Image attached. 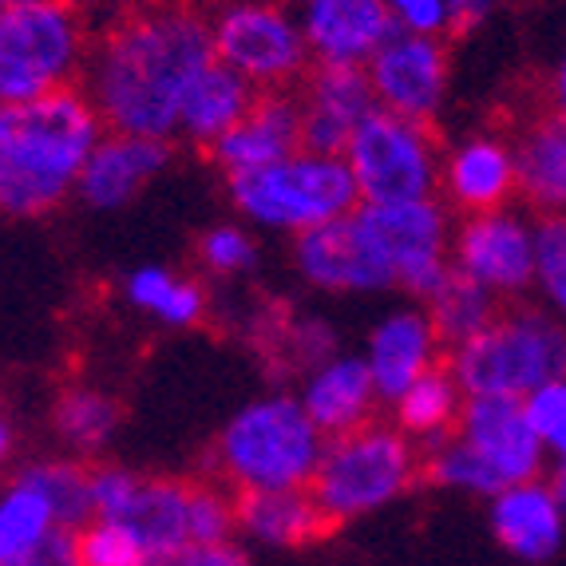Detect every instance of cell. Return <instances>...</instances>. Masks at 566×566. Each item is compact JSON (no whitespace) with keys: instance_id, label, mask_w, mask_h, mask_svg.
Wrapping results in <instances>:
<instances>
[{"instance_id":"obj_1","label":"cell","mask_w":566,"mask_h":566,"mask_svg":"<svg viewBox=\"0 0 566 566\" xmlns=\"http://www.w3.org/2000/svg\"><path fill=\"white\" fill-rule=\"evenodd\" d=\"M210 64L207 9L190 0H151L99 32L80 87L107 132L175 143L182 99Z\"/></svg>"},{"instance_id":"obj_2","label":"cell","mask_w":566,"mask_h":566,"mask_svg":"<svg viewBox=\"0 0 566 566\" xmlns=\"http://www.w3.org/2000/svg\"><path fill=\"white\" fill-rule=\"evenodd\" d=\"M104 132L84 87L12 107L0 139V218L36 222L76 199L84 163Z\"/></svg>"},{"instance_id":"obj_3","label":"cell","mask_w":566,"mask_h":566,"mask_svg":"<svg viewBox=\"0 0 566 566\" xmlns=\"http://www.w3.org/2000/svg\"><path fill=\"white\" fill-rule=\"evenodd\" d=\"M325 432L310 420L297 392H262L218 428L207 455L210 480L245 491H305L317 475Z\"/></svg>"},{"instance_id":"obj_4","label":"cell","mask_w":566,"mask_h":566,"mask_svg":"<svg viewBox=\"0 0 566 566\" xmlns=\"http://www.w3.org/2000/svg\"><path fill=\"white\" fill-rule=\"evenodd\" d=\"M547 463L523 400L472 397L455 432L424 452V480L432 488L491 500L511 483L543 480Z\"/></svg>"},{"instance_id":"obj_5","label":"cell","mask_w":566,"mask_h":566,"mask_svg":"<svg viewBox=\"0 0 566 566\" xmlns=\"http://www.w3.org/2000/svg\"><path fill=\"white\" fill-rule=\"evenodd\" d=\"M227 202L254 234L302 238L360 207L345 155L293 151L290 159L227 179Z\"/></svg>"},{"instance_id":"obj_6","label":"cell","mask_w":566,"mask_h":566,"mask_svg":"<svg viewBox=\"0 0 566 566\" xmlns=\"http://www.w3.org/2000/svg\"><path fill=\"white\" fill-rule=\"evenodd\" d=\"M448 368L468 400H527L535 388L566 377V325L547 305L511 302L480 337L448 349Z\"/></svg>"},{"instance_id":"obj_7","label":"cell","mask_w":566,"mask_h":566,"mask_svg":"<svg viewBox=\"0 0 566 566\" xmlns=\"http://www.w3.org/2000/svg\"><path fill=\"white\" fill-rule=\"evenodd\" d=\"M420 480H424V452L392 420L377 416L357 432L325 440L310 495L322 507L325 523L340 527L392 507Z\"/></svg>"},{"instance_id":"obj_8","label":"cell","mask_w":566,"mask_h":566,"mask_svg":"<svg viewBox=\"0 0 566 566\" xmlns=\"http://www.w3.org/2000/svg\"><path fill=\"white\" fill-rule=\"evenodd\" d=\"M92 24L64 0H24L0 17V107H29L84 84Z\"/></svg>"},{"instance_id":"obj_9","label":"cell","mask_w":566,"mask_h":566,"mask_svg":"<svg viewBox=\"0 0 566 566\" xmlns=\"http://www.w3.org/2000/svg\"><path fill=\"white\" fill-rule=\"evenodd\" d=\"M210 17L214 60L258 92H297L313 56L290 0H218Z\"/></svg>"},{"instance_id":"obj_10","label":"cell","mask_w":566,"mask_h":566,"mask_svg":"<svg viewBox=\"0 0 566 566\" xmlns=\"http://www.w3.org/2000/svg\"><path fill=\"white\" fill-rule=\"evenodd\" d=\"M440 159L444 147L428 123L400 119L380 107L360 123L345 147V163L360 202L368 207L440 199Z\"/></svg>"},{"instance_id":"obj_11","label":"cell","mask_w":566,"mask_h":566,"mask_svg":"<svg viewBox=\"0 0 566 566\" xmlns=\"http://www.w3.org/2000/svg\"><path fill=\"white\" fill-rule=\"evenodd\" d=\"M357 218L388 270L397 274V290H405L412 302L424 305L448 282L455 222L444 199L388 202V207L360 202Z\"/></svg>"},{"instance_id":"obj_12","label":"cell","mask_w":566,"mask_h":566,"mask_svg":"<svg viewBox=\"0 0 566 566\" xmlns=\"http://www.w3.org/2000/svg\"><path fill=\"white\" fill-rule=\"evenodd\" d=\"M535 227L515 207L468 214L455 222L452 270L511 305L535 290Z\"/></svg>"},{"instance_id":"obj_13","label":"cell","mask_w":566,"mask_h":566,"mask_svg":"<svg viewBox=\"0 0 566 566\" xmlns=\"http://www.w3.org/2000/svg\"><path fill=\"white\" fill-rule=\"evenodd\" d=\"M365 76L380 112L432 127L452 87V52L440 36L392 32L377 56L365 64Z\"/></svg>"},{"instance_id":"obj_14","label":"cell","mask_w":566,"mask_h":566,"mask_svg":"<svg viewBox=\"0 0 566 566\" xmlns=\"http://www.w3.org/2000/svg\"><path fill=\"white\" fill-rule=\"evenodd\" d=\"M290 265L305 290L329 293V297H373V293L397 290V274L365 234L357 210L329 227L293 238Z\"/></svg>"},{"instance_id":"obj_15","label":"cell","mask_w":566,"mask_h":566,"mask_svg":"<svg viewBox=\"0 0 566 566\" xmlns=\"http://www.w3.org/2000/svg\"><path fill=\"white\" fill-rule=\"evenodd\" d=\"M360 357H365L368 377L377 385L380 400L392 405L424 373H432L436 365H444L448 349L424 305L405 302L385 310L373 322V329L365 333V353Z\"/></svg>"},{"instance_id":"obj_16","label":"cell","mask_w":566,"mask_h":566,"mask_svg":"<svg viewBox=\"0 0 566 566\" xmlns=\"http://www.w3.org/2000/svg\"><path fill=\"white\" fill-rule=\"evenodd\" d=\"M440 199L460 218L503 210L520 199L515 143L507 135L475 132L444 147L440 159Z\"/></svg>"},{"instance_id":"obj_17","label":"cell","mask_w":566,"mask_h":566,"mask_svg":"<svg viewBox=\"0 0 566 566\" xmlns=\"http://www.w3.org/2000/svg\"><path fill=\"white\" fill-rule=\"evenodd\" d=\"M170 159H175L170 139L104 132V139L95 143V151L84 163V175L76 182V202L95 214H115V210L132 207L170 167Z\"/></svg>"},{"instance_id":"obj_18","label":"cell","mask_w":566,"mask_h":566,"mask_svg":"<svg viewBox=\"0 0 566 566\" xmlns=\"http://www.w3.org/2000/svg\"><path fill=\"white\" fill-rule=\"evenodd\" d=\"M293 95L302 107V147L317 155H345L353 132L377 112L365 67L313 64Z\"/></svg>"},{"instance_id":"obj_19","label":"cell","mask_w":566,"mask_h":566,"mask_svg":"<svg viewBox=\"0 0 566 566\" xmlns=\"http://www.w3.org/2000/svg\"><path fill=\"white\" fill-rule=\"evenodd\" d=\"M313 64L365 67L397 24L385 0H293Z\"/></svg>"},{"instance_id":"obj_20","label":"cell","mask_w":566,"mask_h":566,"mask_svg":"<svg viewBox=\"0 0 566 566\" xmlns=\"http://www.w3.org/2000/svg\"><path fill=\"white\" fill-rule=\"evenodd\" d=\"M297 400L313 424L325 432V440L365 428L368 420H377V408L385 405L360 353H333L322 365L305 368L297 377Z\"/></svg>"},{"instance_id":"obj_21","label":"cell","mask_w":566,"mask_h":566,"mask_svg":"<svg viewBox=\"0 0 566 566\" xmlns=\"http://www.w3.org/2000/svg\"><path fill=\"white\" fill-rule=\"evenodd\" d=\"M293 151H302V107L293 92H262L254 107L245 112V119L234 132L210 147V163L222 170V179L230 175H245V170H262L270 163L290 159Z\"/></svg>"},{"instance_id":"obj_22","label":"cell","mask_w":566,"mask_h":566,"mask_svg":"<svg viewBox=\"0 0 566 566\" xmlns=\"http://www.w3.org/2000/svg\"><path fill=\"white\" fill-rule=\"evenodd\" d=\"M491 535L520 563H551L563 551L566 511L555 503L547 480L511 483L488 500Z\"/></svg>"},{"instance_id":"obj_23","label":"cell","mask_w":566,"mask_h":566,"mask_svg":"<svg viewBox=\"0 0 566 566\" xmlns=\"http://www.w3.org/2000/svg\"><path fill=\"white\" fill-rule=\"evenodd\" d=\"M190 491H195V480H182V475H143L132 503L123 507L119 523L132 527L151 566L170 563L187 547H195V538H190Z\"/></svg>"},{"instance_id":"obj_24","label":"cell","mask_w":566,"mask_h":566,"mask_svg":"<svg viewBox=\"0 0 566 566\" xmlns=\"http://www.w3.org/2000/svg\"><path fill=\"white\" fill-rule=\"evenodd\" d=\"M515 175L520 199L538 218L566 214V115L538 112L515 135Z\"/></svg>"},{"instance_id":"obj_25","label":"cell","mask_w":566,"mask_h":566,"mask_svg":"<svg viewBox=\"0 0 566 566\" xmlns=\"http://www.w3.org/2000/svg\"><path fill=\"white\" fill-rule=\"evenodd\" d=\"M119 293L139 317H147V322H155L159 329H170V333L199 329L210 317L207 282H202L199 274L170 270V265H159V262L135 265L132 274H123Z\"/></svg>"},{"instance_id":"obj_26","label":"cell","mask_w":566,"mask_h":566,"mask_svg":"<svg viewBox=\"0 0 566 566\" xmlns=\"http://www.w3.org/2000/svg\"><path fill=\"white\" fill-rule=\"evenodd\" d=\"M52 432H56L64 455L84 463H99V455L115 444L123 428V400L92 380H72L52 400Z\"/></svg>"},{"instance_id":"obj_27","label":"cell","mask_w":566,"mask_h":566,"mask_svg":"<svg viewBox=\"0 0 566 566\" xmlns=\"http://www.w3.org/2000/svg\"><path fill=\"white\" fill-rule=\"evenodd\" d=\"M329 531L317 500L305 491H245L238 495V535L254 547H305Z\"/></svg>"},{"instance_id":"obj_28","label":"cell","mask_w":566,"mask_h":566,"mask_svg":"<svg viewBox=\"0 0 566 566\" xmlns=\"http://www.w3.org/2000/svg\"><path fill=\"white\" fill-rule=\"evenodd\" d=\"M258 87L250 80H242L238 72H230L227 64H210L195 84H190L187 99L179 112V139H187L190 147L210 151L227 132H234L245 119V112L254 107Z\"/></svg>"},{"instance_id":"obj_29","label":"cell","mask_w":566,"mask_h":566,"mask_svg":"<svg viewBox=\"0 0 566 566\" xmlns=\"http://www.w3.org/2000/svg\"><path fill=\"white\" fill-rule=\"evenodd\" d=\"M463 405H468V397H463V388L455 385L452 368H448V360H444V365H436L432 373H424L408 392H400V397L388 405V412H392L388 420H392L420 452H428V448L444 444L448 436L455 432Z\"/></svg>"},{"instance_id":"obj_30","label":"cell","mask_w":566,"mask_h":566,"mask_svg":"<svg viewBox=\"0 0 566 566\" xmlns=\"http://www.w3.org/2000/svg\"><path fill=\"white\" fill-rule=\"evenodd\" d=\"M52 531H60L56 511L48 507V500L32 488L29 475H4L0 480V566H17Z\"/></svg>"},{"instance_id":"obj_31","label":"cell","mask_w":566,"mask_h":566,"mask_svg":"<svg viewBox=\"0 0 566 566\" xmlns=\"http://www.w3.org/2000/svg\"><path fill=\"white\" fill-rule=\"evenodd\" d=\"M20 472L29 475L32 488L48 500V507L56 511V523L64 531H80L95 520L92 463L76 460V455H44V460L24 463Z\"/></svg>"},{"instance_id":"obj_32","label":"cell","mask_w":566,"mask_h":566,"mask_svg":"<svg viewBox=\"0 0 566 566\" xmlns=\"http://www.w3.org/2000/svg\"><path fill=\"white\" fill-rule=\"evenodd\" d=\"M424 310H428V317H432L440 340H444V349H455L463 340L480 337V333L495 322V313L503 310V302H495L483 285H475L472 277H463L452 270L448 282L424 302Z\"/></svg>"},{"instance_id":"obj_33","label":"cell","mask_w":566,"mask_h":566,"mask_svg":"<svg viewBox=\"0 0 566 566\" xmlns=\"http://www.w3.org/2000/svg\"><path fill=\"white\" fill-rule=\"evenodd\" d=\"M258 262H262V245L245 222H214L195 242V265L207 282H234L254 274Z\"/></svg>"},{"instance_id":"obj_34","label":"cell","mask_w":566,"mask_h":566,"mask_svg":"<svg viewBox=\"0 0 566 566\" xmlns=\"http://www.w3.org/2000/svg\"><path fill=\"white\" fill-rule=\"evenodd\" d=\"M535 290L566 325V214L538 218L535 227Z\"/></svg>"},{"instance_id":"obj_35","label":"cell","mask_w":566,"mask_h":566,"mask_svg":"<svg viewBox=\"0 0 566 566\" xmlns=\"http://www.w3.org/2000/svg\"><path fill=\"white\" fill-rule=\"evenodd\" d=\"M277 353H282L285 365L302 377L305 368L322 365L325 357L340 353L337 349V329H333L325 317H313V313L290 317V322L277 325Z\"/></svg>"},{"instance_id":"obj_36","label":"cell","mask_w":566,"mask_h":566,"mask_svg":"<svg viewBox=\"0 0 566 566\" xmlns=\"http://www.w3.org/2000/svg\"><path fill=\"white\" fill-rule=\"evenodd\" d=\"M84 566H151L143 543L119 520H92L76 531Z\"/></svg>"},{"instance_id":"obj_37","label":"cell","mask_w":566,"mask_h":566,"mask_svg":"<svg viewBox=\"0 0 566 566\" xmlns=\"http://www.w3.org/2000/svg\"><path fill=\"white\" fill-rule=\"evenodd\" d=\"M523 408H527V420H531V428H535L547 460L566 463V377L535 388V392L523 400Z\"/></svg>"},{"instance_id":"obj_38","label":"cell","mask_w":566,"mask_h":566,"mask_svg":"<svg viewBox=\"0 0 566 566\" xmlns=\"http://www.w3.org/2000/svg\"><path fill=\"white\" fill-rule=\"evenodd\" d=\"M143 472L123 468V463H92V500L95 520H119L123 507L132 503Z\"/></svg>"},{"instance_id":"obj_39","label":"cell","mask_w":566,"mask_h":566,"mask_svg":"<svg viewBox=\"0 0 566 566\" xmlns=\"http://www.w3.org/2000/svg\"><path fill=\"white\" fill-rule=\"evenodd\" d=\"M388 17L397 32H416V36H440L448 40L452 32V12L448 0H385Z\"/></svg>"},{"instance_id":"obj_40","label":"cell","mask_w":566,"mask_h":566,"mask_svg":"<svg viewBox=\"0 0 566 566\" xmlns=\"http://www.w3.org/2000/svg\"><path fill=\"white\" fill-rule=\"evenodd\" d=\"M17 566H84L76 531H64V527L52 531V535H48L36 551H29Z\"/></svg>"},{"instance_id":"obj_41","label":"cell","mask_w":566,"mask_h":566,"mask_svg":"<svg viewBox=\"0 0 566 566\" xmlns=\"http://www.w3.org/2000/svg\"><path fill=\"white\" fill-rule=\"evenodd\" d=\"M163 566H250L245 551L238 547L234 538L230 543H207V547H187L179 558H170Z\"/></svg>"},{"instance_id":"obj_42","label":"cell","mask_w":566,"mask_h":566,"mask_svg":"<svg viewBox=\"0 0 566 566\" xmlns=\"http://www.w3.org/2000/svg\"><path fill=\"white\" fill-rule=\"evenodd\" d=\"M503 0H448V12H452V32H472L480 29L491 12L500 9Z\"/></svg>"},{"instance_id":"obj_43","label":"cell","mask_w":566,"mask_h":566,"mask_svg":"<svg viewBox=\"0 0 566 566\" xmlns=\"http://www.w3.org/2000/svg\"><path fill=\"white\" fill-rule=\"evenodd\" d=\"M17 424H12V416H9V408L0 405V475L9 472V463L17 460Z\"/></svg>"},{"instance_id":"obj_44","label":"cell","mask_w":566,"mask_h":566,"mask_svg":"<svg viewBox=\"0 0 566 566\" xmlns=\"http://www.w3.org/2000/svg\"><path fill=\"white\" fill-rule=\"evenodd\" d=\"M551 112L566 115V56L555 67V76H551Z\"/></svg>"},{"instance_id":"obj_45","label":"cell","mask_w":566,"mask_h":566,"mask_svg":"<svg viewBox=\"0 0 566 566\" xmlns=\"http://www.w3.org/2000/svg\"><path fill=\"white\" fill-rule=\"evenodd\" d=\"M547 488L555 495V503L566 511V463H551V475H547Z\"/></svg>"},{"instance_id":"obj_46","label":"cell","mask_w":566,"mask_h":566,"mask_svg":"<svg viewBox=\"0 0 566 566\" xmlns=\"http://www.w3.org/2000/svg\"><path fill=\"white\" fill-rule=\"evenodd\" d=\"M64 4H72L76 12H84L87 17V24H92V17H99L104 9H112L115 0H64Z\"/></svg>"},{"instance_id":"obj_47","label":"cell","mask_w":566,"mask_h":566,"mask_svg":"<svg viewBox=\"0 0 566 566\" xmlns=\"http://www.w3.org/2000/svg\"><path fill=\"white\" fill-rule=\"evenodd\" d=\"M4 123H9V107H0V139H4Z\"/></svg>"},{"instance_id":"obj_48","label":"cell","mask_w":566,"mask_h":566,"mask_svg":"<svg viewBox=\"0 0 566 566\" xmlns=\"http://www.w3.org/2000/svg\"><path fill=\"white\" fill-rule=\"evenodd\" d=\"M12 4H24V0H0V17H4V12H9Z\"/></svg>"}]
</instances>
